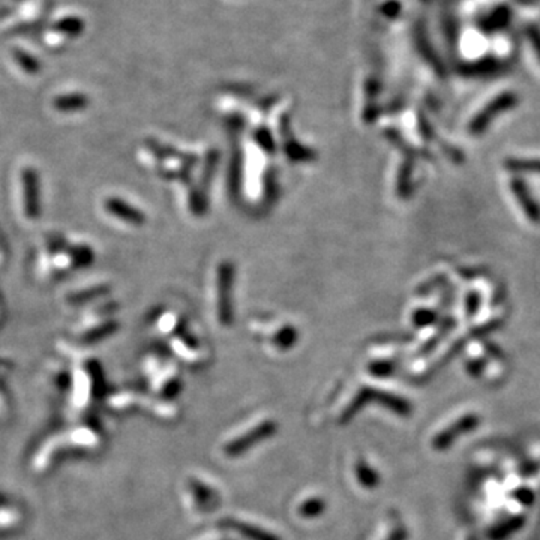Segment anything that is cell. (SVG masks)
<instances>
[{"label": "cell", "mask_w": 540, "mask_h": 540, "mask_svg": "<svg viewBox=\"0 0 540 540\" xmlns=\"http://www.w3.org/2000/svg\"><path fill=\"white\" fill-rule=\"evenodd\" d=\"M276 429H278V425H276L273 420H264V422L249 429L246 434L232 440L224 448V452L227 456H230V458H237V456L244 455L249 449L257 446L258 443L275 436Z\"/></svg>", "instance_id": "1"}, {"label": "cell", "mask_w": 540, "mask_h": 540, "mask_svg": "<svg viewBox=\"0 0 540 540\" xmlns=\"http://www.w3.org/2000/svg\"><path fill=\"white\" fill-rule=\"evenodd\" d=\"M518 104V96H516L515 93L512 92H506V93H501L498 95L496 100H492L482 112H480L474 119L473 122L470 125V131L472 134L474 136H480L484 134L485 129L491 125L492 120H494L497 116H500L501 113H506L509 110H512V108Z\"/></svg>", "instance_id": "2"}, {"label": "cell", "mask_w": 540, "mask_h": 540, "mask_svg": "<svg viewBox=\"0 0 540 540\" xmlns=\"http://www.w3.org/2000/svg\"><path fill=\"white\" fill-rule=\"evenodd\" d=\"M477 424H479V419L474 414H468L462 417L461 420H458L456 424L450 425L448 429L441 431L438 436H436L434 440H432V446H434L437 450L448 449L455 443V440H458L461 436L470 432L473 428H476Z\"/></svg>", "instance_id": "3"}, {"label": "cell", "mask_w": 540, "mask_h": 540, "mask_svg": "<svg viewBox=\"0 0 540 540\" xmlns=\"http://www.w3.org/2000/svg\"><path fill=\"white\" fill-rule=\"evenodd\" d=\"M510 189L513 192L515 198L518 200L521 209L524 210L525 216L534 224H540V206L539 203L532 196L530 189L525 185L524 180L513 179L510 184Z\"/></svg>", "instance_id": "4"}, {"label": "cell", "mask_w": 540, "mask_h": 540, "mask_svg": "<svg viewBox=\"0 0 540 540\" xmlns=\"http://www.w3.org/2000/svg\"><path fill=\"white\" fill-rule=\"evenodd\" d=\"M512 21V9L508 5H500L492 9L488 16L479 21V29L486 35L497 33L506 29Z\"/></svg>", "instance_id": "5"}, {"label": "cell", "mask_w": 540, "mask_h": 540, "mask_svg": "<svg viewBox=\"0 0 540 540\" xmlns=\"http://www.w3.org/2000/svg\"><path fill=\"white\" fill-rule=\"evenodd\" d=\"M220 525L222 528H225V530H233V532L239 533L240 536H244L248 540H281L278 536H275L273 533H270L268 530H263V528H260L257 525H252V524H248L244 521H237L233 518L222 520L220 522Z\"/></svg>", "instance_id": "6"}, {"label": "cell", "mask_w": 540, "mask_h": 540, "mask_svg": "<svg viewBox=\"0 0 540 540\" xmlns=\"http://www.w3.org/2000/svg\"><path fill=\"white\" fill-rule=\"evenodd\" d=\"M504 69V64L501 60L496 57H484L480 60H476L473 64H467L464 66V72L467 76L472 77H494L501 74V71Z\"/></svg>", "instance_id": "7"}, {"label": "cell", "mask_w": 540, "mask_h": 540, "mask_svg": "<svg viewBox=\"0 0 540 540\" xmlns=\"http://www.w3.org/2000/svg\"><path fill=\"white\" fill-rule=\"evenodd\" d=\"M189 488L200 510L210 512L218 508V496H216V492L212 488L201 484L197 479H191Z\"/></svg>", "instance_id": "8"}, {"label": "cell", "mask_w": 540, "mask_h": 540, "mask_svg": "<svg viewBox=\"0 0 540 540\" xmlns=\"http://www.w3.org/2000/svg\"><path fill=\"white\" fill-rule=\"evenodd\" d=\"M354 473L359 480V484L366 489H374L380 485V474L366 464L364 460H359L354 465Z\"/></svg>", "instance_id": "9"}, {"label": "cell", "mask_w": 540, "mask_h": 540, "mask_svg": "<svg viewBox=\"0 0 540 540\" xmlns=\"http://www.w3.org/2000/svg\"><path fill=\"white\" fill-rule=\"evenodd\" d=\"M86 105H88V98L84 95H80V93L59 96V98L54 101V107L60 112L83 110V107H86Z\"/></svg>", "instance_id": "10"}, {"label": "cell", "mask_w": 540, "mask_h": 540, "mask_svg": "<svg viewBox=\"0 0 540 540\" xmlns=\"http://www.w3.org/2000/svg\"><path fill=\"white\" fill-rule=\"evenodd\" d=\"M54 29L60 33L71 36V38H76V36L83 33L84 23L78 17H65L54 24Z\"/></svg>", "instance_id": "11"}, {"label": "cell", "mask_w": 540, "mask_h": 540, "mask_svg": "<svg viewBox=\"0 0 540 540\" xmlns=\"http://www.w3.org/2000/svg\"><path fill=\"white\" fill-rule=\"evenodd\" d=\"M324 510H326V503L318 497H311L300 504L299 515L302 516V518L311 520V518H318Z\"/></svg>", "instance_id": "12"}, {"label": "cell", "mask_w": 540, "mask_h": 540, "mask_svg": "<svg viewBox=\"0 0 540 540\" xmlns=\"http://www.w3.org/2000/svg\"><path fill=\"white\" fill-rule=\"evenodd\" d=\"M508 170L513 173L540 174V160H508L504 162Z\"/></svg>", "instance_id": "13"}, {"label": "cell", "mask_w": 540, "mask_h": 540, "mask_svg": "<svg viewBox=\"0 0 540 540\" xmlns=\"http://www.w3.org/2000/svg\"><path fill=\"white\" fill-rule=\"evenodd\" d=\"M14 57L17 60V64L28 72V74H38L40 71V64L38 60H36L35 57H32L29 53L26 52H21V50H16L14 52Z\"/></svg>", "instance_id": "14"}, {"label": "cell", "mask_w": 540, "mask_h": 540, "mask_svg": "<svg viewBox=\"0 0 540 540\" xmlns=\"http://www.w3.org/2000/svg\"><path fill=\"white\" fill-rule=\"evenodd\" d=\"M525 33H527L528 41H530V44L533 45L534 53L537 54V57L540 60V29L537 26H534V24H530V26L527 28Z\"/></svg>", "instance_id": "15"}, {"label": "cell", "mask_w": 540, "mask_h": 540, "mask_svg": "<svg viewBox=\"0 0 540 540\" xmlns=\"http://www.w3.org/2000/svg\"><path fill=\"white\" fill-rule=\"evenodd\" d=\"M479 306H480V297L476 293H472L467 297V314L470 316L476 314Z\"/></svg>", "instance_id": "16"}, {"label": "cell", "mask_w": 540, "mask_h": 540, "mask_svg": "<svg viewBox=\"0 0 540 540\" xmlns=\"http://www.w3.org/2000/svg\"><path fill=\"white\" fill-rule=\"evenodd\" d=\"M407 536H408L407 528L402 525H398V527H395L393 530L389 533L386 540H407Z\"/></svg>", "instance_id": "17"}]
</instances>
